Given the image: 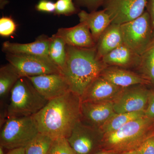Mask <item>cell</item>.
Returning a JSON list of instances; mask_svg holds the SVG:
<instances>
[{"label":"cell","instance_id":"10","mask_svg":"<svg viewBox=\"0 0 154 154\" xmlns=\"http://www.w3.org/2000/svg\"><path fill=\"white\" fill-rule=\"evenodd\" d=\"M148 0H105L102 7L113 24L121 25L140 17Z\"/></svg>","mask_w":154,"mask_h":154},{"label":"cell","instance_id":"28","mask_svg":"<svg viewBox=\"0 0 154 154\" xmlns=\"http://www.w3.org/2000/svg\"><path fill=\"white\" fill-rule=\"evenodd\" d=\"M105 0H74V3L78 8L83 7L88 9L89 12L97 11L103 5Z\"/></svg>","mask_w":154,"mask_h":154},{"label":"cell","instance_id":"35","mask_svg":"<svg viewBox=\"0 0 154 154\" xmlns=\"http://www.w3.org/2000/svg\"><path fill=\"white\" fill-rule=\"evenodd\" d=\"M9 3V0H0V8L1 9L4 8L6 5Z\"/></svg>","mask_w":154,"mask_h":154},{"label":"cell","instance_id":"3","mask_svg":"<svg viewBox=\"0 0 154 154\" xmlns=\"http://www.w3.org/2000/svg\"><path fill=\"white\" fill-rule=\"evenodd\" d=\"M154 135V119L145 116L130 122L116 131L105 134L102 149L118 152L137 150Z\"/></svg>","mask_w":154,"mask_h":154},{"label":"cell","instance_id":"13","mask_svg":"<svg viewBox=\"0 0 154 154\" xmlns=\"http://www.w3.org/2000/svg\"><path fill=\"white\" fill-rule=\"evenodd\" d=\"M122 88L100 75L87 88L81 96V101L113 102Z\"/></svg>","mask_w":154,"mask_h":154},{"label":"cell","instance_id":"11","mask_svg":"<svg viewBox=\"0 0 154 154\" xmlns=\"http://www.w3.org/2000/svg\"><path fill=\"white\" fill-rule=\"evenodd\" d=\"M27 78L40 95L48 101L71 91L67 81L62 74H50Z\"/></svg>","mask_w":154,"mask_h":154},{"label":"cell","instance_id":"36","mask_svg":"<svg viewBox=\"0 0 154 154\" xmlns=\"http://www.w3.org/2000/svg\"><path fill=\"white\" fill-rule=\"evenodd\" d=\"M122 154H137V150L131 151L122 153Z\"/></svg>","mask_w":154,"mask_h":154},{"label":"cell","instance_id":"21","mask_svg":"<svg viewBox=\"0 0 154 154\" xmlns=\"http://www.w3.org/2000/svg\"><path fill=\"white\" fill-rule=\"evenodd\" d=\"M17 69L11 63L3 66L0 69V98L1 101L10 94L11 90L21 78Z\"/></svg>","mask_w":154,"mask_h":154},{"label":"cell","instance_id":"4","mask_svg":"<svg viewBox=\"0 0 154 154\" xmlns=\"http://www.w3.org/2000/svg\"><path fill=\"white\" fill-rule=\"evenodd\" d=\"M48 101L40 95L27 77H21L10 93L7 107V117L33 116Z\"/></svg>","mask_w":154,"mask_h":154},{"label":"cell","instance_id":"2","mask_svg":"<svg viewBox=\"0 0 154 154\" xmlns=\"http://www.w3.org/2000/svg\"><path fill=\"white\" fill-rule=\"evenodd\" d=\"M63 75L70 91L81 97L90 85L107 66L97 56L96 46L90 48L67 45Z\"/></svg>","mask_w":154,"mask_h":154},{"label":"cell","instance_id":"29","mask_svg":"<svg viewBox=\"0 0 154 154\" xmlns=\"http://www.w3.org/2000/svg\"><path fill=\"white\" fill-rule=\"evenodd\" d=\"M137 154H154V135L149 137L137 150Z\"/></svg>","mask_w":154,"mask_h":154},{"label":"cell","instance_id":"8","mask_svg":"<svg viewBox=\"0 0 154 154\" xmlns=\"http://www.w3.org/2000/svg\"><path fill=\"white\" fill-rule=\"evenodd\" d=\"M104 134L100 128L79 120L67 139L76 154H94L102 149Z\"/></svg>","mask_w":154,"mask_h":154},{"label":"cell","instance_id":"12","mask_svg":"<svg viewBox=\"0 0 154 154\" xmlns=\"http://www.w3.org/2000/svg\"><path fill=\"white\" fill-rule=\"evenodd\" d=\"M115 113L113 102H82L80 120L85 124L101 129Z\"/></svg>","mask_w":154,"mask_h":154},{"label":"cell","instance_id":"5","mask_svg":"<svg viewBox=\"0 0 154 154\" xmlns=\"http://www.w3.org/2000/svg\"><path fill=\"white\" fill-rule=\"evenodd\" d=\"M38 133L33 116L8 117L1 129L0 146L9 150L25 148Z\"/></svg>","mask_w":154,"mask_h":154},{"label":"cell","instance_id":"14","mask_svg":"<svg viewBox=\"0 0 154 154\" xmlns=\"http://www.w3.org/2000/svg\"><path fill=\"white\" fill-rule=\"evenodd\" d=\"M55 34L62 38L67 45L70 46L83 48L96 46L90 29L84 22H80L71 28H60Z\"/></svg>","mask_w":154,"mask_h":154},{"label":"cell","instance_id":"15","mask_svg":"<svg viewBox=\"0 0 154 154\" xmlns=\"http://www.w3.org/2000/svg\"><path fill=\"white\" fill-rule=\"evenodd\" d=\"M100 76L122 88L136 85H144L149 87L147 81L138 73L119 67L106 66Z\"/></svg>","mask_w":154,"mask_h":154},{"label":"cell","instance_id":"25","mask_svg":"<svg viewBox=\"0 0 154 154\" xmlns=\"http://www.w3.org/2000/svg\"><path fill=\"white\" fill-rule=\"evenodd\" d=\"M48 154H76L67 138L60 137L53 141Z\"/></svg>","mask_w":154,"mask_h":154},{"label":"cell","instance_id":"37","mask_svg":"<svg viewBox=\"0 0 154 154\" xmlns=\"http://www.w3.org/2000/svg\"><path fill=\"white\" fill-rule=\"evenodd\" d=\"M3 149L4 148L2 146H0V154H5Z\"/></svg>","mask_w":154,"mask_h":154},{"label":"cell","instance_id":"1","mask_svg":"<svg viewBox=\"0 0 154 154\" xmlns=\"http://www.w3.org/2000/svg\"><path fill=\"white\" fill-rule=\"evenodd\" d=\"M81 97L71 91L48 101L33 116L40 133L53 139L68 138L80 119Z\"/></svg>","mask_w":154,"mask_h":154},{"label":"cell","instance_id":"34","mask_svg":"<svg viewBox=\"0 0 154 154\" xmlns=\"http://www.w3.org/2000/svg\"><path fill=\"white\" fill-rule=\"evenodd\" d=\"M121 153L112 151L105 150L102 149L94 154H122Z\"/></svg>","mask_w":154,"mask_h":154},{"label":"cell","instance_id":"24","mask_svg":"<svg viewBox=\"0 0 154 154\" xmlns=\"http://www.w3.org/2000/svg\"><path fill=\"white\" fill-rule=\"evenodd\" d=\"M53 140L39 133L25 147V154H48Z\"/></svg>","mask_w":154,"mask_h":154},{"label":"cell","instance_id":"32","mask_svg":"<svg viewBox=\"0 0 154 154\" xmlns=\"http://www.w3.org/2000/svg\"><path fill=\"white\" fill-rule=\"evenodd\" d=\"M146 9L150 18L154 32V0H148Z\"/></svg>","mask_w":154,"mask_h":154},{"label":"cell","instance_id":"9","mask_svg":"<svg viewBox=\"0 0 154 154\" xmlns=\"http://www.w3.org/2000/svg\"><path fill=\"white\" fill-rule=\"evenodd\" d=\"M151 89L144 85L122 88L113 102L115 113L145 111Z\"/></svg>","mask_w":154,"mask_h":154},{"label":"cell","instance_id":"17","mask_svg":"<svg viewBox=\"0 0 154 154\" xmlns=\"http://www.w3.org/2000/svg\"><path fill=\"white\" fill-rule=\"evenodd\" d=\"M50 40V37L43 34L30 43H14L6 41L3 43L2 51L6 54H11L48 56Z\"/></svg>","mask_w":154,"mask_h":154},{"label":"cell","instance_id":"16","mask_svg":"<svg viewBox=\"0 0 154 154\" xmlns=\"http://www.w3.org/2000/svg\"><path fill=\"white\" fill-rule=\"evenodd\" d=\"M140 59V55L123 43L107 54L102 60L107 66L119 67L135 71L139 64Z\"/></svg>","mask_w":154,"mask_h":154},{"label":"cell","instance_id":"31","mask_svg":"<svg viewBox=\"0 0 154 154\" xmlns=\"http://www.w3.org/2000/svg\"><path fill=\"white\" fill-rule=\"evenodd\" d=\"M145 116L149 118L154 119V89H151Z\"/></svg>","mask_w":154,"mask_h":154},{"label":"cell","instance_id":"26","mask_svg":"<svg viewBox=\"0 0 154 154\" xmlns=\"http://www.w3.org/2000/svg\"><path fill=\"white\" fill-rule=\"evenodd\" d=\"M55 3L56 15L69 16L79 12L73 0H57Z\"/></svg>","mask_w":154,"mask_h":154},{"label":"cell","instance_id":"20","mask_svg":"<svg viewBox=\"0 0 154 154\" xmlns=\"http://www.w3.org/2000/svg\"><path fill=\"white\" fill-rule=\"evenodd\" d=\"M135 72L147 81L150 88L154 89V35L148 46L141 54L139 64Z\"/></svg>","mask_w":154,"mask_h":154},{"label":"cell","instance_id":"23","mask_svg":"<svg viewBox=\"0 0 154 154\" xmlns=\"http://www.w3.org/2000/svg\"><path fill=\"white\" fill-rule=\"evenodd\" d=\"M50 40L48 57L62 72L66 61V44L56 34L50 37Z\"/></svg>","mask_w":154,"mask_h":154},{"label":"cell","instance_id":"27","mask_svg":"<svg viewBox=\"0 0 154 154\" xmlns=\"http://www.w3.org/2000/svg\"><path fill=\"white\" fill-rule=\"evenodd\" d=\"M17 30V25L11 17H4L0 19V35L8 37L13 35Z\"/></svg>","mask_w":154,"mask_h":154},{"label":"cell","instance_id":"18","mask_svg":"<svg viewBox=\"0 0 154 154\" xmlns=\"http://www.w3.org/2000/svg\"><path fill=\"white\" fill-rule=\"evenodd\" d=\"M78 15L80 22H84L88 25L96 44L101 34L112 23L104 9L89 13L81 11Z\"/></svg>","mask_w":154,"mask_h":154},{"label":"cell","instance_id":"30","mask_svg":"<svg viewBox=\"0 0 154 154\" xmlns=\"http://www.w3.org/2000/svg\"><path fill=\"white\" fill-rule=\"evenodd\" d=\"M36 10L40 12L48 13H54L55 3L48 0H41L36 5Z\"/></svg>","mask_w":154,"mask_h":154},{"label":"cell","instance_id":"22","mask_svg":"<svg viewBox=\"0 0 154 154\" xmlns=\"http://www.w3.org/2000/svg\"><path fill=\"white\" fill-rule=\"evenodd\" d=\"M145 116V111H139L128 113H116L110 117L101 129L103 133L116 131L130 122Z\"/></svg>","mask_w":154,"mask_h":154},{"label":"cell","instance_id":"6","mask_svg":"<svg viewBox=\"0 0 154 154\" xmlns=\"http://www.w3.org/2000/svg\"><path fill=\"white\" fill-rule=\"evenodd\" d=\"M120 28L124 44L140 55L154 35L150 18L146 11L137 19L120 25Z\"/></svg>","mask_w":154,"mask_h":154},{"label":"cell","instance_id":"7","mask_svg":"<svg viewBox=\"0 0 154 154\" xmlns=\"http://www.w3.org/2000/svg\"><path fill=\"white\" fill-rule=\"evenodd\" d=\"M6 59L14 66L21 77H33L62 72L48 55L6 54Z\"/></svg>","mask_w":154,"mask_h":154},{"label":"cell","instance_id":"19","mask_svg":"<svg viewBox=\"0 0 154 154\" xmlns=\"http://www.w3.org/2000/svg\"><path fill=\"white\" fill-rule=\"evenodd\" d=\"M123 44L120 25L111 23L100 36L96 42L98 57H102Z\"/></svg>","mask_w":154,"mask_h":154},{"label":"cell","instance_id":"33","mask_svg":"<svg viewBox=\"0 0 154 154\" xmlns=\"http://www.w3.org/2000/svg\"><path fill=\"white\" fill-rule=\"evenodd\" d=\"M7 154H25V148H19L10 150Z\"/></svg>","mask_w":154,"mask_h":154}]
</instances>
